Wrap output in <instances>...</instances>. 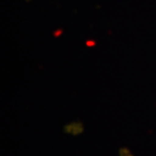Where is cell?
Returning <instances> with one entry per match:
<instances>
[{
  "label": "cell",
  "instance_id": "obj_1",
  "mask_svg": "<svg viewBox=\"0 0 156 156\" xmlns=\"http://www.w3.org/2000/svg\"><path fill=\"white\" fill-rule=\"evenodd\" d=\"M65 132L67 134H71V135H79V134L82 133L83 131V125L81 123H71L67 124L66 126L64 127Z\"/></svg>",
  "mask_w": 156,
  "mask_h": 156
}]
</instances>
